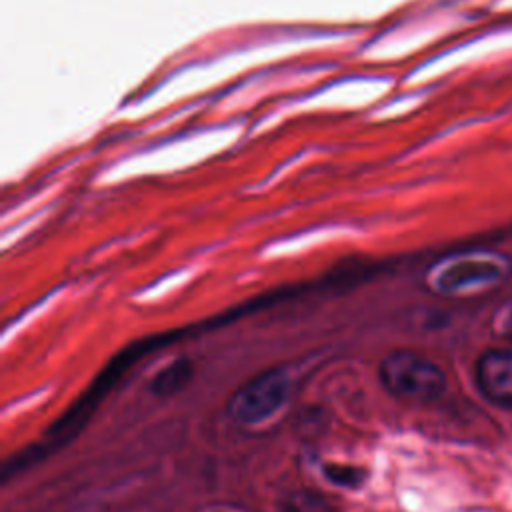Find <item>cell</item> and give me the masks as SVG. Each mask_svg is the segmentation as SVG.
Returning a JSON list of instances; mask_svg holds the SVG:
<instances>
[{
	"mask_svg": "<svg viewBox=\"0 0 512 512\" xmlns=\"http://www.w3.org/2000/svg\"><path fill=\"white\" fill-rule=\"evenodd\" d=\"M384 388L408 402H432L446 390L442 368L414 350H394L380 362Z\"/></svg>",
	"mask_w": 512,
	"mask_h": 512,
	"instance_id": "1",
	"label": "cell"
},
{
	"mask_svg": "<svg viewBox=\"0 0 512 512\" xmlns=\"http://www.w3.org/2000/svg\"><path fill=\"white\" fill-rule=\"evenodd\" d=\"M324 476L344 488H358L366 480V470L352 464H324Z\"/></svg>",
	"mask_w": 512,
	"mask_h": 512,
	"instance_id": "7",
	"label": "cell"
},
{
	"mask_svg": "<svg viewBox=\"0 0 512 512\" xmlns=\"http://www.w3.org/2000/svg\"><path fill=\"white\" fill-rule=\"evenodd\" d=\"M480 392L496 406L512 410V348H494L476 362Z\"/></svg>",
	"mask_w": 512,
	"mask_h": 512,
	"instance_id": "4",
	"label": "cell"
},
{
	"mask_svg": "<svg viewBox=\"0 0 512 512\" xmlns=\"http://www.w3.org/2000/svg\"><path fill=\"white\" fill-rule=\"evenodd\" d=\"M276 512H338L324 496L308 490H298L284 498Z\"/></svg>",
	"mask_w": 512,
	"mask_h": 512,
	"instance_id": "6",
	"label": "cell"
},
{
	"mask_svg": "<svg viewBox=\"0 0 512 512\" xmlns=\"http://www.w3.org/2000/svg\"><path fill=\"white\" fill-rule=\"evenodd\" d=\"M496 328H498L500 336H504L506 340H512V304H508L506 308L500 310L498 320H496Z\"/></svg>",
	"mask_w": 512,
	"mask_h": 512,
	"instance_id": "8",
	"label": "cell"
},
{
	"mask_svg": "<svg viewBox=\"0 0 512 512\" xmlns=\"http://www.w3.org/2000/svg\"><path fill=\"white\" fill-rule=\"evenodd\" d=\"M508 274V262L500 256H466L446 266L436 284L442 292L478 290L496 282H502Z\"/></svg>",
	"mask_w": 512,
	"mask_h": 512,
	"instance_id": "3",
	"label": "cell"
},
{
	"mask_svg": "<svg viewBox=\"0 0 512 512\" xmlns=\"http://www.w3.org/2000/svg\"><path fill=\"white\" fill-rule=\"evenodd\" d=\"M290 396V376L270 368L244 382L228 400V414L238 424H258L276 414Z\"/></svg>",
	"mask_w": 512,
	"mask_h": 512,
	"instance_id": "2",
	"label": "cell"
},
{
	"mask_svg": "<svg viewBox=\"0 0 512 512\" xmlns=\"http://www.w3.org/2000/svg\"><path fill=\"white\" fill-rule=\"evenodd\" d=\"M194 374V366L192 362L182 356L174 362H170L168 366H164L150 382V390L156 396H174L180 390H184Z\"/></svg>",
	"mask_w": 512,
	"mask_h": 512,
	"instance_id": "5",
	"label": "cell"
}]
</instances>
